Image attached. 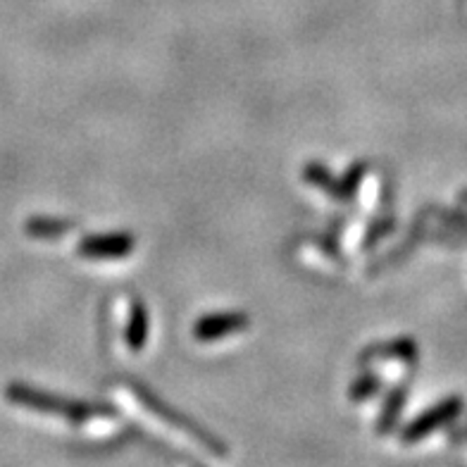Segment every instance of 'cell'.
I'll list each match as a JSON object with an SVG mask.
<instances>
[{
	"label": "cell",
	"mask_w": 467,
	"mask_h": 467,
	"mask_svg": "<svg viewBox=\"0 0 467 467\" xmlns=\"http://www.w3.org/2000/svg\"><path fill=\"white\" fill-rule=\"evenodd\" d=\"M408 400V381L406 384H399L389 391L387 400H384V406H381L379 420H377V434L384 437V434H391L396 430V424H399L400 412L406 408Z\"/></svg>",
	"instance_id": "7"
},
{
	"label": "cell",
	"mask_w": 467,
	"mask_h": 467,
	"mask_svg": "<svg viewBox=\"0 0 467 467\" xmlns=\"http://www.w3.org/2000/svg\"><path fill=\"white\" fill-rule=\"evenodd\" d=\"M303 179H306L307 184H313L317 186V189L325 191L327 196L341 201V179L334 177V174L322 165V162L317 161L307 162V165L303 167Z\"/></svg>",
	"instance_id": "10"
},
{
	"label": "cell",
	"mask_w": 467,
	"mask_h": 467,
	"mask_svg": "<svg viewBox=\"0 0 467 467\" xmlns=\"http://www.w3.org/2000/svg\"><path fill=\"white\" fill-rule=\"evenodd\" d=\"M375 360H400V363L412 365L418 360V344H415V338L403 337L394 338V341H381V344L368 346L358 356V363L360 365L375 363Z\"/></svg>",
	"instance_id": "6"
},
{
	"label": "cell",
	"mask_w": 467,
	"mask_h": 467,
	"mask_svg": "<svg viewBox=\"0 0 467 467\" xmlns=\"http://www.w3.org/2000/svg\"><path fill=\"white\" fill-rule=\"evenodd\" d=\"M136 248V236L130 232L88 234L77 244V253L87 260H119L131 255Z\"/></svg>",
	"instance_id": "4"
},
{
	"label": "cell",
	"mask_w": 467,
	"mask_h": 467,
	"mask_svg": "<svg viewBox=\"0 0 467 467\" xmlns=\"http://www.w3.org/2000/svg\"><path fill=\"white\" fill-rule=\"evenodd\" d=\"M131 391H134V396L139 400H141L143 406L148 408V410L153 412L155 418H161L162 422L170 424V427H174V430L184 431L186 437L191 439V441H198L201 446H203L205 451H210V453L220 455V458H224V455L229 453L227 446L220 441L217 437H213L210 431H205L203 427L198 422H193L191 418H186V415H182V412H177L174 408H170L162 399H158L155 394H150L146 387H141V384H131Z\"/></svg>",
	"instance_id": "2"
},
{
	"label": "cell",
	"mask_w": 467,
	"mask_h": 467,
	"mask_svg": "<svg viewBox=\"0 0 467 467\" xmlns=\"http://www.w3.org/2000/svg\"><path fill=\"white\" fill-rule=\"evenodd\" d=\"M381 391V379L375 375V372H363V375L358 377L348 389V399L360 403V400L375 399L377 394Z\"/></svg>",
	"instance_id": "11"
},
{
	"label": "cell",
	"mask_w": 467,
	"mask_h": 467,
	"mask_svg": "<svg viewBox=\"0 0 467 467\" xmlns=\"http://www.w3.org/2000/svg\"><path fill=\"white\" fill-rule=\"evenodd\" d=\"M127 346H130L134 353L143 350L148 341V310L141 301H131V315H130V325H127Z\"/></svg>",
	"instance_id": "9"
},
{
	"label": "cell",
	"mask_w": 467,
	"mask_h": 467,
	"mask_svg": "<svg viewBox=\"0 0 467 467\" xmlns=\"http://www.w3.org/2000/svg\"><path fill=\"white\" fill-rule=\"evenodd\" d=\"M77 222L67 220V217H41L34 215L26 220L25 232L29 234L31 239H57L62 234L74 232Z\"/></svg>",
	"instance_id": "8"
},
{
	"label": "cell",
	"mask_w": 467,
	"mask_h": 467,
	"mask_svg": "<svg viewBox=\"0 0 467 467\" xmlns=\"http://www.w3.org/2000/svg\"><path fill=\"white\" fill-rule=\"evenodd\" d=\"M396 227V220L394 215H387V217H379V220H375V224L368 229V234H365V241L363 246L365 248H372L377 244V241H381L387 234L394 232Z\"/></svg>",
	"instance_id": "13"
},
{
	"label": "cell",
	"mask_w": 467,
	"mask_h": 467,
	"mask_svg": "<svg viewBox=\"0 0 467 467\" xmlns=\"http://www.w3.org/2000/svg\"><path fill=\"white\" fill-rule=\"evenodd\" d=\"M461 203H465V205H467V189L462 191V193H461Z\"/></svg>",
	"instance_id": "14"
},
{
	"label": "cell",
	"mask_w": 467,
	"mask_h": 467,
	"mask_svg": "<svg viewBox=\"0 0 467 467\" xmlns=\"http://www.w3.org/2000/svg\"><path fill=\"white\" fill-rule=\"evenodd\" d=\"M365 172H368V165L363 161H358L356 165H350L346 170V174L341 177V201H350V198L356 196L358 186L363 182Z\"/></svg>",
	"instance_id": "12"
},
{
	"label": "cell",
	"mask_w": 467,
	"mask_h": 467,
	"mask_svg": "<svg viewBox=\"0 0 467 467\" xmlns=\"http://www.w3.org/2000/svg\"><path fill=\"white\" fill-rule=\"evenodd\" d=\"M462 412V399L458 396H451V399H443L441 403H437L430 410H424L422 415L412 420L408 427L400 430V443H418L424 437H430L437 430L446 427V424L453 422L458 415Z\"/></svg>",
	"instance_id": "3"
},
{
	"label": "cell",
	"mask_w": 467,
	"mask_h": 467,
	"mask_svg": "<svg viewBox=\"0 0 467 467\" xmlns=\"http://www.w3.org/2000/svg\"><path fill=\"white\" fill-rule=\"evenodd\" d=\"M5 399L15 406L29 408V410L44 412V415H56V418L69 420L74 424L87 422L91 418H115L117 410L105 403H88V400H74L65 396L48 394L41 389H34L22 381H13L5 387Z\"/></svg>",
	"instance_id": "1"
},
{
	"label": "cell",
	"mask_w": 467,
	"mask_h": 467,
	"mask_svg": "<svg viewBox=\"0 0 467 467\" xmlns=\"http://www.w3.org/2000/svg\"><path fill=\"white\" fill-rule=\"evenodd\" d=\"M248 327H251V317L246 313H208L193 325V338L210 344L229 334L244 332Z\"/></svg>",
	"instance_id": "5"
}]
</instances>
